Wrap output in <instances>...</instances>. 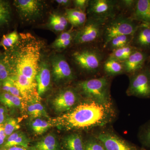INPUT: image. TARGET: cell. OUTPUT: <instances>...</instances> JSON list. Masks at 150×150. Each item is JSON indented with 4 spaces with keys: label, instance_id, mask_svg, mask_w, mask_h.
<instances>
[{
    "label": "cell",
    "instance_id": "cell-27",
    "mask_svg": "<svg viewBox=\"0 0 150 150\" xmlns=\"http://www.w3.org/2000/svg\"><path fill=\"white\" fill-rule=\"evenodd\" d=\"M33 119L30 123V126L33 132L35 135H42L54 126L52 121L47 120L43 118Z\"/></svg>",
    "mask_w": 150,
    "mask_h": 150
},
{
    "label": "cell",
    "instance_id": "cell-13",
    "mask_svg": "<svg viewBox=\"0 0 150 150\" xmlns=\"http://www.w3.org/2000/svg\"><path fill=\"white\" fill-rule=\"evenodd\" d=\"M50 64L46 59H41L36 77L37 93L38 96H43L50 89L51 86Z\"/></svg>",
    "mask_w": 150,
    "mask_h": 150
},
{
    "label": "cell",
    "instance_id": "cell-10",
    "mask_svg": "<svg viewBox=\"0 0 150 150\" xmlns=\"http://www.w3.org/2000/svg\"><path fill=\"white\" fill-rule=\"evenodd\" d=\"M13 5L19 18L23 21L31 23L42 16L44 10L43 1L39 0H15Z\"/></svg>",
    "mask_w": 150,
    "mask_h": 150
},
{
    "label": "cell",
    "instance_id": "cell-15",
    "mask_svg": "<svg viewBox=\"0 0 150 150\" xmlns=\"http://www.w3.org/2000/svg\"><path fill=\"white\" fill-rule=\"evenodd\" d=\"M131 45L137 50L150 52V24L141 23L133 35Z\"/></svg>",
    "mask_w": 150,
    "mask_h": 150
},
{
    "label": "cell",
    "instance_id": "cell-22",
    "mask_svg": "<svg viewBox=\"0 0 150 150\" xmlns=\"http://www.w3.org/2000/svg\"><path fill=\"white\" fill-rule=\"evenodd\" d=\"M30 140L22 131H17L7 137L3 147L9 148L11 147L18 146L28 148L30 146Z\"/></svg>",
    "mask_w": 150,
    "mask_h": 150
},
{
    "label": "cell",
    "instance_id": "cell-9",
    "mask_svg": "<svg viewBox=\"0 0 150 150\" xmlns=\"http://www.w3.org/2000/svg\"><path fill=\"white\" fill-rule=\"evenodd\" d=\"M107 20L89 17L76 33L74 43L77 45L93 43L102 36Z\"/></svg>",
    "mask_w": 150,
    "mask_h": 150
},
{
    "label": "cell",
    "instance_id": "cell-4",
    "mask_svg": "<svg viewBox=\"0 0 150 150\" xmlns=\"http://www.w3.org/2000/svg\"><path fill=\"white\" fill-rule=\"evenodd\" d=\"M112 125L104 126L88 132L93 135L102 144L105 150H143L140 147L129 142L119 135Z\"/></svg>",
    "mask_w": 150,
    "mask_h": 150
},
{
    "label": "cell",
    "instance_id": "cell-45",
    "mask_svg": "<svg viewBox=\"0 0 150 150\" xmlns=\"http://www.w3.org/2000/svg\"><path fill=\"white\" fill-rule=\"evenodd\" d=\"M1 53H0V55H1Z\"/></svg>",
    "mask_w": 150,
    "mask_h": 150
},
{
    "label": "cell",
    "instance_id": "cell-20",
    "mask_svg": "<svg viewBox=\"0 0 150 150\" xmlns=\"http://www.w3.org/2000/svg\"><path fill=\"white\" fill-rule=\"evenodd\" d=\"M25 107L28 114L32 118H49L46 108L40 102V98H35L26 102Z\"/></svg>",
    "mask_w": 150,
    "mask_h": 150
},
{
    "label": "cell",
    "instance_id": "cell-2",
    "mask_svg": "<svg viewBox=\"0 0 150 150\" xmlns=\"http://www.w3.org/2000/svg\"><path fill=\"white\" fill-rule=\"evenodd\" d=\"M118 116L114 101L102 104L83 99L72 109L52 120L54 125L63 131L90 132L112 125Z\"/></svg>",
    "mask_w": 150,
    "mask_h": 150
},
{
    "label": "cell",
    "instance_id": "cell-43",
    "mask_svg": "<svg viewBox=\"0 0 150 150\" xmlns=\"http://www.w3.org/2000/svg\"><path fill=\"white\" fill-rule=\"evenodd\" d=\"M0 150H8V149L6 148L2 147L0 148Z\"/></svg>",
    "mask_w": 150,
    "mask_h": 150
},
{
    "label": "cell",
    "instance_id": "cell-33",
    "mask_svg": "<svg viewBox=\"0 0 150 150\" xmlns=\"http://www.w3.org/2000/svg\"><path fill=\"white\" fill-rule=\"evenodd\" d=\"M4 130L7 137L16 131H18L20 128L18 119L10 116L4 125Z\"/></svg>",
    "mask_w": 150,
    "mask_h": 150
},
{
    "label": "cell",
    "instance_id": "cell-19",
    "mask_svg": "<svg viewBox=\"0 0 150 150\" xmlns=\"http://www.w3.org/2000/svg\"><path fill=\"white\" fill-rule=\"evenodd\" d=\"M65 16L73 28L82 27L87 19L85 12L76 8L66 9Z\"/></svg>",
    "mask_w": 150,
    "mask_h": 150
},
{
    "label": "cell",
    "instance_id": "cell-7",
    "mask_svg": "<svg viewBox=\"0 0 150 150\" xmlns=\"http://www.w3.org/2000/svg\"><path fill=\"white\" fill-rule=\"evenodd\" d=\"M83 100L75 87L66 86L55 95L51 105L54 111L61 115L72 109Z\"/></svg>",
    "mask_w": 150,
    "mask_h": 150
},
{
    "label": "cell",
    "instance_id": "cell-41",
    "mask_svg": "<svg viewBox=\"0 0 150 150\" xmlns=\"http://www.w3.org/2000/svg\"><path fill=\"white\" fill-rule=\"evenodd\" d=\"M8 150H31L30 149L29 146L28 148L18 146H16L11 147L8 148Z\"/></svg>",
    "mask_w": 150,
    "mask_h": 150
},
{
    "label": "cell",
    "instance_id": "cell-39",
    "mask_svg": "<svg viewBox=\"0 0 150 150\" xmlns=\"http://www.w3.org/2000/svg\"><path fill=\"white\" fill-rule=\"evenodd\" d=\"M7 138L3 125H0V148L4 146Z\"/></svg>",
    "mask_w": 150,
    "mask_h": 150
},
{
    "label": "cell",
    "instance_id": "cell-26",
    "mask_svg": "<svg viewBox=\"0 0 150 150\" xmlns=\"http://www.w3.org/2000/svg\"><path fill=\"white\" fill-rule=\"evenodd\" d=\"M12 11L9 1L0 0V28L8 26L12 20Z\"/></svg>",
    "mask_w": 150,
    "mask_h": 150
},
{
    "label": "cell",
    "instance_id": "cell-37",
    "mask_svg": "<svg viewBox=\"0 0 150 150\" xmlns=\"http://www.w3.org/2000/svg\"><path fill=\"white\" fill-rule=\"evenodd\" d=\"M75 8L85 12L88 7L89 1L88 0H74L73 1Z\"/></svg>",
    "mask_w": 150,
    "mask_h": 150
},
{
    "label": "cell",
    "instance_id": "cell-25",
    "mask_svg": "<svg viewBox=\"0 0 150 150\" xmlns=\"http://www.w3.org/2000/svg\"><path fill=\"white\" fill-rule=\"evenodd\" d=\"M23 100L11 94L0 91V103L9 110L21 109L23 104Z\"/></svg>",
    "mask_w": 150,
    "mask_h": 150
},
{
    "label": "cell",
    "instance_id": "cell-18",
    "mask_svg": "<svg viewBox=\"0 0 150 150\" xmlns=\"http://www.w3.org/2000/svg\"><path fill=\"white\" fill-rule=\"evenodd\" d=\"M29 147L31 150H62L60 141L53 133L47 134Z\"/></svg>",
    "mask_w": 150,
    "mask_h": 150
},
{
    "label": "cell",
    "instance_id": "cell-32",
    "mask_svg": "<svg viewBox=\"0 0 150 150\" xmlns=\"http://www.w3.org/2000/svg\"><path fill=\"white\" fill-rule=\"evenodd\" d=\"M0 91L8 93L23 100L19 91L10 77L0 84Z\"/></svg>",
    "mask_w": 150,
    "mask_h": 150
},
{
    "label": "cell",
    "instance_id": "cell-40",
    "mask_svg": "<svg viewBox=\"0 0 150 150\" xmlns=\"http://www.w3.org/2000/svg\"><path fill=\"white\" fill-rule=\"evenodd\" d=\"M55 1L59 6L66 7H67L70 6L72 2V1H69V0H56V1Z\"/></svg>",
    "mask_w": 150,
    "mask_h": 150
},
{
    "label": "cell",
    "instance_id": "cell-24",
    "mask_svg": "<svg viewBox=\"0 0 150 150\" xmlns=\"http://www.w3.org/2000/svg\"><path fill=\"white\" fill-rule=\"evenodd\" d=\"M69 23L65 15L54 13L50 15L47 26L55 32H63L66 30Z\"/></svg>",
    "mask_w": 150,
    "mask_h": 150
},
{
    "label": "cell",
    "instance_id": "cell-42",
    "mask_svg": "<svg viewBox=\"0 0 150 150\" xmlns=\"http://www.w3.org/2000/svg\"><path fill=\"white\" fill-rule=\"evenodd\" d=\"M147 64H146L147 67L149 68V70L150 71V58L149 59V61H148Z\"/></svg>",
    "mask_w": 150,
    "mask_h": 150
},
{
    "label": "cell",
    "instance_id": "cell-6",
    "mask_svg": "<svg viewBox=\"0 0 150 150\" xmlns=\"http://www.w3.org/2000/svg\"><path fill=\"white\" fill-rule=\"evenodd\" d=\"M72 58L76 65L83 71L93 75L101 69L103 54L98 48H86L74 52Z\"/></svg>",
    "mask_w": 150,
    "mask_h": 150
},
{
    "label": "cell",
    "instance_id": "cell-8",
    "mask_svg": "<svg viewBox=\"0 0 150 150\" xmlns=\"http://www.w3.org/2000/svg\"><path fill=\"white\" fill-rule=\"evenodd\" d=\"M129 76V86L126 91L127 95L144 99L150 98V71L146 65Z\"/></svg>",
    "mask_w": 150,
    "mask_h": 150
},
{
    "label": "cell",
    "instance_id": "cell-17",
    "mask_svg": "<svg viewBox=\"0 0 150 150\" xmlns=\"http://www.w3.org/2000/svg\"><path fill=\"white\" fill-rule=\"evenodd\" d=\"M130 18L140 23L150 24V0L137 1Z\"/></svg>",
    "mask_w": 150,
    "mask_h": 150
},
{
    "label": "cell",
    "instance_id": "cell-1",
    "mask_svg": "<svg viewBox=\"0 0 150 150\" xmlns=\"http://www.w3.org/2000/svg\"><path fill=\"white\" fill-rule=\"evenodd\" d=\"M18 42L4 53L11 75L24 101L37 96L36 77L42 58L43 43L29 33H20Z\"/></svg>",
    "mask_w": 150,
    "mask_h": 150
},
{
    "label": "cell",
    "instance_id": "cell-5",
    "mask_svg": "<svg viewBox=\"0 0 150 150\" xmlns=\"http://www.w3.org/2000/svg\"><path fill=\"white\" fill-rule=\"evenodd\" d=\"M141 23L135 21L130 17L118 16L110 19L105 23L103 29V47L110 40L121 35H133Z\"/></svg>",
    "mask_w": 150,
    "mask_h": 150
},
{
    "label": "cell",
    "instance_id": "cell-34",
    "mask_svg": "<svg viewBox=\"0 0 150 150\" xmlns=\"http://www.w3.org/2000/svg\"><path fill=\"white\" fill-rule=\"evenodd\" d=\"M85 150H105L102 144L90 133L85 137Z\"/></svg>",
    "mask_w": 150,
    "mask_h": 150
},
{
    "label": "cell",
    "instance_id": "cell-31",
    "mask_svg": "<svg viewBox=\"0 0 150 150\" xmlns=\"http://www.w3.org/2000/svg\"><path fill=\"white\" fill-rule=\"evenodd\" d=\"M19 38V33L16 30H13L3 35L0 41V46L7 51L14 46L18 42Z\"/></svg>",
    "mask_w": 150,
    "mask_h": 150
},
{
    "label": "cell",
    "instance_id": "cell-23",
    "mask_svg": "<svg viewBox=\"0 0 150 150\" xmlns=\"http://www.w3.org/2000/svg\"><path fill=\"white\" fill-rule=\"evenodd\" d=\"M103 71L105 76L112 77L125 73L123 62L109 57L104 62Z\"/></svg>",
    "mask_w": 150,
    "mask_h": 150
},
{
    "label": "cell",
    "instance_id": "cell-12",
    "mask_svg": "<svg viewBox=\"0 0 150 150\" xmlns=\"http://www.w3.org/2000/svg\"><path fill=\"white\" fill-rule=\"evenodd\" d=\"M117 1L111 0L89 1L87 13L89 17L108 20L115 16Z\"/></svg>",
    "mask_w": 150,
    "mask_h": 150
},
{
    "label": "cell",
    "instance_id": "cell-35",
    "mask_svg": "<svg viewBox=\"0 0 150 150\" xmlns=\"http://www.w3.org/2000/svg\"><path fill=\"white\" fill-rule=\"evenodd\" d=\"M9 68L4 53L0 55V84L10 76Z\"/></svg>",
    "mask_w": 150,
    "mask_h": 150
},
{
    "label": "cell",
    "instance_id": "cell-14",
    "mask_svg": "<svg viewBox=\"0 0 150 150\" xmlns=\"http://www.w3.org/2000/svg\"><path fill=\"white\" fill-rule=\"evenodd\" d=\"M150 56L144 51L136 50L129 58L123 62L125 73L128 76L137 72L146 65Z\"/></svg>",
    "mask_w": 150,
    "mask_h": 150
},
{
    "label": "cell",
    "instance_id": "cell-16",
    "mask_svg": "<svg viewBox=\"0 0 150 150\" xmlns=\"http://www.w3.org/2000/svg\"><path fill=\"white\" fill-rule=\"evenodd\" d=\"M71 132L60 141L62 150H85V137L82 131Z\"/></svg>",
    "mask_w": 150,
    "mask_h": 150
},
{
    "label": "cell",
    "instance_id": "cell-11",
    "mask_svg": "<svg viewBox=\"0 0 150 150\" xmlns=\"http://www.w3.org/2000/svg\"><path fill=\"white\" fill-rule=\"evenodd\" d=\"M50 66L53 79L57 84L65 85L74 80V73L63 55L59 54L53 56Z\"/></svg>",
    "mask_w": 150,
    "mask_h": 150
},
{
    "label": "cell",
    "instance_id": "cell-21",
    "mask_svg": "<svg viewBox=\"0 0 150 150\" xmlns=\"http://www.w3.org/2000/svg\"><path fill=\"white\" fill-rule=\"evenodd\" d=\"M76 31L72 28L69 30L61 33L51 44V47L57 50H63L68 48L74 41Z\"/></svg>",
    "mask_w": 150,
    "mask_h": 150
},
{
    "label": "cell",
    "instance_id": "cell-36",
    "mask_svg": "<svg viewBox=\"0 0 150 150\" xmlns=\"http://www.w3.org/2000/svg\"><path fill=\"white\" fill-rule=\"evenodd\" d=\"M10 116L8 110L0 103V125H4Z\"/></svg>",
    "mask_w": 150,
    "mask_h": 150
},
{
    "label": "cell",
    "instance_id": "cell-38",
    "mask_svg": "<svg viewBox=\"0 0 150 150\" xmlns=\"http://www.w3.org/2000/svg\"><path fill=\"white\" fill-rule=\"evenodd\" d=\"M137 1L134 0H123L120 1L121 5L123 8L126 9L130 10L133 11L134 10Z\"/></svg>",
    "mask_w": 150,
    "mask_h": 150
},
{
    "label": "cell",
    "instance_id": "cell-28",
    "mask_svg": "<svg viewBox=\"0 0 150 150\" xmlns=\"http://www.w3.org/2000/svg\"><path fill=\"white\" fill-rule=\"evenodd\" d=\"M137 138L142 147L150 150V119L140 126Z\"/></svg>",
    "mask_w": 150,
    "mask_h": 150
},
{
    "label": "cell",
    "instance_id": "cell-30",
    "mask_svg": "<svg viewBox=\"0 0 150 150\" xmlns=\"http://www.w3.org/2000/svg\"><path fill=\"white\" fill-rule=\"evenodd\" d=\"M137 49L132 45H128L112 51L109 57L116 59L120 62H124Z\"/></svg>",
    "mask_w": 150,
    "mask_h": 150
},
{
    "label": "cell",
    "instance_id": "cell-44",
    "mask_svg": "<svg viewBox=\"0 0 150 150\" xmlns=\"http://www.w3.org/2000/svg\"><path fill=\"white\" fill-rule=\"evenodd\" d=\"M143 150H149L148 149H145V148H144V149Z\"/></svg>",
    "mask_w": 150,
    "mask_h": 150
},
{
    "label": "cell",
    "instance_id": "cell-29",
    "mask_svg": "<svg viewBox=\"0 0 150 150\" xmlns=\"http://www.w3.org/2000/svg\"><path fill=\"white\" fill-rule=\"evenodd\" d=\"M133 35H121L112 38L105 48L113 51L116 49L131 45Z\"/></svg>",
    "mask_w": 150,
    "mask_h": 150
},
{
    "label": "cell",
    "instance_id": "cell-3",
    "mask_svg": "<svg viewBox=\"0 0 150 150\" xmlns=\"http://www.w3.org/2000/svg\"><path fill=\"white\" fill-rule=\"evenodd\" d=\"M111 78L104 76L79 81L75 87L83 99L108 104L113 101L110 94Z\"/></svg>",
    "mask_w": 150,
    "mask_h": 150
},
{
    "label": "cell",
    "instance_id": "cell-46",
    "mask_svg": "<svg viewBox=\"0 0 150 150\" xmlns=\"http://www.w3.org/2000/svg\"></svg>",
    "mask_w": 150,
    "mask_h": 150
}]
</instances>
